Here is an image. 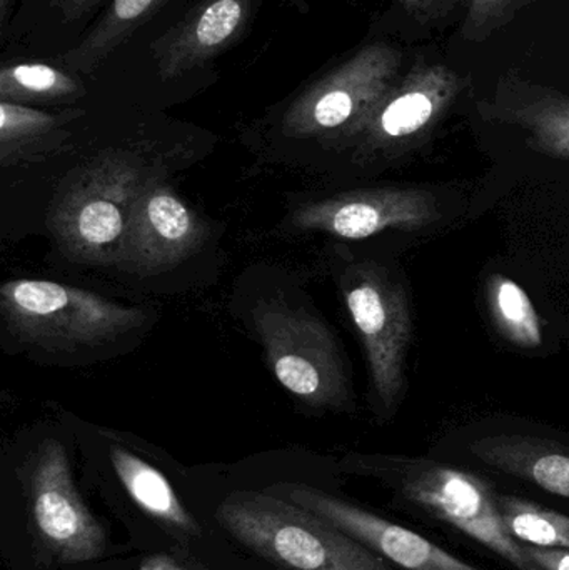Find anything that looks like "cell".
Returning a JSON list of instances; mask_svg holds the SVG:
<instances>
[{"mask_svg": "<svg viewBox=\"0 0 569 570\" xmlns=\"http://www.w3.org/2000/svg\"><path fill=\"white\" fill-rule=\"evenodd\" d=\"M174 147L136 134L77 164L53 190L47 227L73 263L114 269L144 190L174 170Z\"/></svg>", "mask_w": 569, "mask_h": 570, "instance_id": "obj_1", "label": "cell"}, {"mask_svg": "<svg viewBox=\"0 0 569 570\" xmlns=\"http://www.w3.org/2000/svg\"><path fill=\"white\" fill-rule=\"evenodd\" d=\"M0 318L3 335L19 351L53 364L109 357L143 337L153 324L146 308L43 279L3 283Z\"/></svg>", "mask_w": 569, "mask_h": 570, "instance_id": "obj_2", "label": "cell"}, {"mask_svg": "<svg viewBox=\"0 0 569 570\" xmlns=\"http://www.w3.org/2000/svg\"><path fill=\"white\" fill-rule=\"evenodd\" d=\"M340 469L376 479L434 518L477 539L518 570H543L527 546L511 535L498 504V492L480 475L423 458L347 454Z\"/></svg>", "mask_w": 569, "mask_h": 570, "instance_id": "obj_3", "label": "cell"}, {"mask_svg": "<svg viewBox=\"0 0 569 570\" xmlns=\"http://www.w3.org/2000/svg\"><path fill=\"white\" fill-rule=\"evenodd\" d=\"M214 518L234 541L279 570H393L356 539L266 489L233 492Z\"/></svg>", "mask_w": 569, "mask_h": 570, "instance_id": "obj_4", "label": "cell"}, {"mask_svg": "<svg viewBox=\"0 0 569 570\" xmlns=\"http://www.w3.org/2000/svg\"><path fill=\"white\" fill-rule=\"evenodd\" d=\"M249 322L267 367L297 404L317 414L353 405L340 342L316 311L273 294L251 307Z\"/></svg>", "mask_w": 569, "mask_h": 570, "instance_id": "obj_5", "label": "cell"}, {"mask_svg": "<svg viewBox=\"0 0 569 570\" xmlns=\"http://www.w3.org/2000/svg\"><path fill=\"white\" fill-rule=\"evenodd\" d=\"M400 50L371 43L313 80L281 110L276 122L279 140L291 153L337 149L366 114L393 89L400 73Z\"/></svg>", "mask_w": 569, "mask_h": 570, "instance_id": "obj_6", "label": "cell"}, {"mask_svg": "<svg viewBox=\"0 0 569 570\" xmlns=\"http://www.w3.org/2000/svg\"><path fill=\"white\" fill-rule=\"evenodd\" d=\"M347 314L366 355L380 417L396 414L406 392V357L413 337L406 288L376 261H346L336 273Z\"/></svg>", "mask_w": 569, "mask_h": 570, "instance_id": "obj_7", "label": "cell"}, {"mask_svg": "<svg viewBox=\"0 0 569 570\" xmlns=\"http://www.w3.org/2000/svg\"><path fill=\"white\" fill-rule=\"evenodd\" d=\"M461 80L441 66L416 67L366 114L333 154L357 167L390 163L434 129L460 92Z\"/></svg>", "mask_w": 569, "mask_h": 570, "instance_id": "obj_8", "label": "cell"}, {"mask_svg": "<svg viewBox=\"0 0 569 570\" xmlns=\"http://www.w3.org/2000/svg\"><path fill=\"white\" fill-rule=\"evenodd\" d=\"M26 491L37 538L53 559L80 564L106 554V529L80 498L62 442L37 445L27 462Z\"/></svg>", "mask_w": 569, "mask_h": 570, "instance_id": "obj_9", "label": "cell"}, {"mask_svg": "<svg viewBox=\"0 0 569 570\" xmlns=\"http://www.w3.org/2000/svg\"><path fill=\"white\" fill-rule=\"evenodd\" d=\"M440 219V203L430 190L387 186L343 190L294 203L286 227L296 234H323L356 243L391 230H423Z\"/></svg>", "mask_w": 569, "mask_h": 570, "instance_id": "obj_10", "label": "cell"}, {"mask_svg": "<svg viewBox=\"0 0 569 570\" xmlns=\"http://www.w3.org/2000/svg\"><path fill=\"white\" fill-rule=\"evenodd\" d=\"M210 239V224L164 176L137 200L114 271L139 279L173 273L196 257Z\"/></svg>", "mask_w": 569, "mask_h": 570, "instance_id": "obj_11", "label": "cell"}, {"mask_svg": "<svg viewBox=\"0 0 569 570\" xmlns=\"http://www.w3.org/2000/svg\"><path fill=\"white\" fill-rule=\"evenodd\" d=\"M293 504L320 515L374 554L404 570H481L454 558L410 529L393 524L353 502L336 498L323 489L294 482H281L266 489Z\"/></svg>", "mask_w": 569, "mask_h": 570, "instance_id": "obj_12", "label": "cell"}, {"mask_svg": "<svg viewBox=\"0 0 569 570\" xmlns=\"http://www.w3.org/2000/svg\"><path fill=\"white\" fill-rule=\"evenodd\" d=\"M254 16V0H196L150 43L160 80L180 79L236 46Z\"/></svg>", "mask_w": 569, "mask_h": 570, "instance_id": "obj_13", "label": "cell"}, {"mask_svg": "<svg viewBox=\"0 0 569 570\" xmlns=\"http://www.w3.org/2000/svg\"><path fill=\"white\" fill-rule=\"evenodd\" d=\"M107 454L127 495L167 535L183 546L203 535V525L187 511L169 479L156 465L114 439Z\"/></svg>", "mask_w": 569, "mask_h": 570, "instance_id": "obj_14", "label": "cell"}, {"mask_svg": "<svg viewBox=\"0 0 569 570\" xmlns=\"http://www.w3.org/2000/svg\"><path fill=\"white\" fill-rule=\"evenodd\" d=\"M471 454L491 469L569 499V448L533 435H487L471 442Z\"/></svg>", "mask_w": 569, "mask_h": 570, "instance_id": "obj_15", "label": "cell"}, {"mask_svg": "<svg viewBox=\"0 0 569 570\" xmlns=\"http://www.w3.org/2000/svg\"><path fill=\"white\" fill-rule=\"evenodd\" d=\"M80 109L50 112L39 107L0 100V164L7 167L37 163L62 153L76 137Z\"/></svg>", "mask_w": 569, "mask_h": 570, "instance_id": "obj_16", "label": "cell"}, {"mask_svg": "<svg viewBox=\"0 0 569 570\" xmlns=\"http://www.w3.org/2000/svg\"><path fill=\"white\" fill-rule=\"evenodd\" d=\"M169 2L109 0L89 32L76 46L57 57V63L77 76H92Z\"/></svg>", "mask_w": 569, "mask_h": 570, "instance_id": "obj_17", "label": "cell"}, {"mask_svg": "<svg viewBox=\"0 0 569 570\" xmlns=\"http://www.w3.org/2000/svg\"><path fill=\"white\" fill-rule=\"evenodd\" d=\"M490 116L524 130L538 153L569 160V97L534 89L518 94L517 99L498 100Z\"/></svg>", "mask_w": 569, "mask_h": 570, "instance_id": "obj_18", "label": "cell"}, {"mask_svg": "<svg viewBox=\"0 0 569 570\" xmlns=\"http://www.w3.org/2000/svg\"><path fill=\"white\" fill-rule=\"evenodd\" d=\"M86 96L82 77L62 66L19 62L0 72V100L22 106H70Z\"/></svg>", "mask_w": 569, "mask_h": 570, "instance_id": "obj_19", "label": "cell"}, {"mask_svg": "<svg viewBox=\"0 0 569 570\" xmlns=\"http://www.w3.org/2000/svg\"><path fill=\"white\" fill-rule=\"evenodd\" d=\"M487 304L494 327L510 344L523 351L540 347L543 342L541 318L520 284L493 274L487 283Z\"/></svg>", "mask_w": 569, "mask_h": 570, "instance_id": "obj_20", "label": "cell"}, {"mask_svg": "<svg viewBox=\"0 0 569 570\" xmlns=\"http://www.w3.org/2000/svg\"><path fill=\"white\" fill-rule=\"evenodd\" d=\"M498 504L504 524L518 541L543 549H569V515L513 495L498 494Z\"/></svg>", "mask_w": 569, "mask_h": 570, "instance_id": "obj_21", "label": "cell"}, {"mask_svg": "<svg viewBox=\"0 0 569 570\" xmlns=\"http://www.w3.org/2000/svg\"><path fill=\"white\" fill-rule=\"evenodd\" d=\"M531 0H471L464 19V39L481 42L507 26Z\"/></svg>", "mask_w": 569, "mask_h": 570, "instance_id": "obj_22", "label": "cell"}, {"mask_svg": "<svg viewBox=\"0 0 569 570\" xmlns=\"http://www.w3.org/2000/svg\"><path fill=\"white\" fill-rule=\"evenodd\" d=\"M109 0H50V10L66 26L86 22L96 16Z\"/></svg>", "mask_w": 569, "mask_h": 570, "instance_id": "obj_23", "label": "cell"}, {"mask_svg": "<svg viewBox=\"0 0 569 570\" xmlns=\"http://www.w3.org/2000/svg\"><path fill=\"white\" fill-rule=\"evenodd\" d=\"M461 2L464 0H403V6L421 22H430L453 12Z\"/></svg>", "mask_w": 569, "mask_h": 570, "instance_id": "obj_24", "label": "cell"}, {"mask_svg": "<svg viewBox=\"0 0 569 570\" xmlns=\"http://www.w3.org/2000/svg\"><path fill=\"white\" fill-rule=\"evenodd\" d=\"M137 570H209L190 556H180L176 552H157L147 556Z\"/></svg>", "mask_w": 569, "mask_h": 570, "instance_id": "obj_25", "label": "cell"}, {"mask_svg": "<svg viewBox=\"0 0 569 570\" xmlns=\"http://www.w3.org/2000/svg\"><path fill=\"white\" fill-rule=\"evenodd\" d=\"M528 554L543 570H569V549H543L527 544Z\"/></svg>", "mask_w": 569, "mask_h": 570, "instance_id": "obj_26", "label": "cell"}, {"mask_svg": "<svg viewBox=\"0 0 569 570\" xmlns=\"http://www.w3.org/2000/svg\"><path fill=\"white\" fill-rule=\"evenodd\" d=\"M13 2L16 0H0V29L2 36H6L7 27H9V19L12 16Z\"/></svg>", "mask_w": 569, "mask_h": 570, "instance_id": "obj_27", "label": "cell"}, {"mask_svg": "<svg viewBox=\"0 0 569 570\" xmlns=\"http://www.w3.org/2000/svg\"><path fill=\"white\" fill-rule=\"evenodd\" d=\"M311 0H293L294 6L300 10H306L310 7Z\"/></svg>", "mask_w": 569, "mask_h": 570, "instance_id": "obj_28", "label": "cell"}]
</instances>
